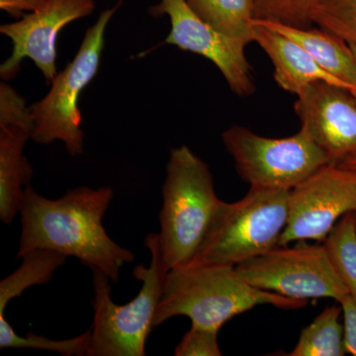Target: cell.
I'll return each mask as SVG.
<instances>
[{
	"label": "cell",
	"instance_id": "12",
	"mask_svg": "<svg viewBox=\"0 0 356 356\" xmlns=\"http://www.w3.org/2000/svg\"><path fill=\"white\" fill-rule=\"evenodd\" d=\"M302 132L324 151L332 165L356 154V98L348 89L316 81L297 95Z\"/></svg>",
	"mask_w": 356,
	"mask_h": 356
},
{
	"label": "cell",
	"instance_id": "21",
	"mask_svg": "<svg viewBox=\"0 0 356 356\" xmlns=\"http://www.w3.org/2000/svg\"><path fill=\"white\" fill-rule=\"evenodd\" d=\"M312 24L356 44V0H325L312 14Z\"/></svg>",
	"mask_w": 356,
	"mask_h": 356
},
{
	"label": "cell",
	"instance_id": "24",
	"mask_svg": "<svg viewBox=\"0 0 356 356\" xmlns=\"http://www.w3.org/2000/svg\"><path fill=\"white\" fill-rule=\"evenodd\" d=\"M219 331L192 325L175 348V356H221Z\"/></svg>",
	"mask_w": 356,
	"mask_h": 356
},
{
	"label": "cell",
	"instance_id": "26",
	"mask_svg": "<svg viewBox=\"0 0 356 356\" xmlns=\"http://www.w3.org/2000/svg\"><path fill=\"white\" fill-rule=\"evenodd\" d=\"M49 0H0V9L14 19H20L25 14L35 13L46 6Z\"/></svg>",
	"mask_w": 356,
	"mask_h": 356
},
{
	"label": "cell",
	"instance_id": "17",
	"mask_svg": "<svg viewBox=\"0 0 356 356\" xmlns=\"http://www.w3.org/2000/svg\"><path fill=\"white\" fill-rule=\"evenodd\" d=\"M20 259L19 268L0 282V314L6 313L9 302L28 288L48 283L67 261L65 255L48 250H32Z\"/></svg>",
	"mask_w": 356,
	"mask_h": 356
},
{
	"label": "cell",
	"instance_id": "7",
	"mask_svg": "<svg viewBox=\"0 0 356 356\" xmlns=\"http://www.w3.org/2000/svg\"><path fill=\"white\" fill-rule=\"evenodd\" d=\"M222 140L238 175L250 187L290 191L330 159L323 149L300 131L287 138H267L234 125Z\"/></svg>",
	"mask_w": 356,
	"mask_h": 356
},
{
	"label": "cell",
	"instance_id": "3",
	"mask_svg": "<svg viewBox=\"0 0 356 356\" xmlns=\"http://www.w3.org/2000/svg\"><path fill=\"white\" fill-rule=\"evenodd\" d=\"M221 201L207 163L189 147L172 149L163 185L159 233L168 271L191 264Z\"/></svg>",
	"mask_w": 356,
	"mask_h": 356
},
{
	"label": "cell",
	"instance_id": "18",
	"mask_svg": "<svg viewBox=\"0 0 356 356\" xmlns=\"http://www.w3.org/2000/svg\"><path fill=\"white\" fill-rule=\"evenodd\" d=\"M343 313L341 304L327 307L308 327L301 332L290 356H343V325L339 323Z\"/></svg>",
	"mask_w": 356,
	"mask_h": 356
},
{
	"label": "cell",
	"instance_id": "5",
	"mask_svg": "<svg viewBox=\"0 0 356 356\" xmlns=\"http://www.w3.org/2000/svg\"><path fill=\"white\" fill-rule=\"evenodd\" d=\"M288 195L285 189L250 187L236 202L222 200L188 266H236L278 247L287 224Z\"/></svg>",
	"mask_w": 356,
	"mask_h": 356
},
{
	"label": "cell",
	"instance_id": "9",
	"mask_svg": "<svg viewBox=\"0 0 356 356\" xmlns=\"http://www.w3.org/2000/svg\"><path fill=\"white\" fill-rule=\"evenodd\" d=\"M356 212V170L327 163L289 191L288 220L278 247L324 243L344 215Z\"/></svg>",
	"mask_w": 356,
	"mask_h": 356
},
{
	"label": "cell",
	"instance_id": "20",
	"mask_svg": "<svg viewBox=\"0 0 356 356\" xmlns=\"http://www.w3.org/2000/svg\"><path fill=\"white\" fill-rule=\"evenodd\" d=\"M90 329L81 336L69 339H50L37 336L30 332L21 337L7 322L4 314H0V348H31V350L54 351L64 356L88 355L90 346Z\"/></svg>",
	"mask_w": 356,
	"mask_h": 356
},
{
	"label": "cell",
	"instance_id": "2",
	"mask_svg": "<svg viewBox=\"0 0 356 356\" xmlns=\"http://www.w3.org/2000/svg\"><path fill=\"white\" fill-rule=\"evenodd\" d=\"M307 303L252 286L238 275L235 266H186L166 274L154 327L185 316L192 325L220 331L225 323L257 306L295 310Z\"/></svg>",
	"mask_w": 356,
	"mask_h": 356
},
{
	"label": "cell",
	"instance_id": "11",
	"mask_svg": "<svg viewBox=\"0 0 356 356\" xmlns=\"http://www.w3.org/2000/svg\"><path fill=\"white\" fill-rule=\"evenodd\" d=\"M95 10V0H49L39 10L0 26V33L13 43V54L0 67V76L4 81L13 79L20 72L22 60L30 58L47 83H51L58 74V35L65 26Z\"/></svg>",
	"mask_w": 356,
	"mask_h": 356
},
{
	"label": "cell",
	"instance_id": "19",
	"mask_svg": "<svg viewBox=\"0 0 356 356\" xmlns=\"http://www.w3.org/2000/svg\"><path fill=\"white\" fill-rule=\"evenodd\" d=\"M323 243L348 294L356 299V212L341 217Z\"/></svg>",
	"mask_w": 356,
	"mask_h": 356
},
{
	"label": "cell",
	"instance_id": "15",
	"mask_svg": "<svg viewBox=\"0 0 356 356\" xmlns=\"http://www.w3.org/2000/svg\"><path fill=\"white\" fill-rule=\"evenodd\" d=\"M255 20L300 44L323 70L348 86L355 97V60L346 41L318 27H292L273 21Z\"/></svg>",
	"mask_w": 356,
	"mask_h": 356
},
{
	"label": "cell",
	"instance_id": "13",
	"mask_svg": "<svg viewBox=\"0 0 356 356\" xmlns=\"http://www.w3.org/2000/svg\"><path fill=\"white\" fill-rule=\"evenodd\" d=\"M252 23L254 42L270 58L274 79L283 90L297 96L309 84L323 81L350 91L348 86L323 70L300 44L259 21L254 19Z\"/></svg>",
	"mask_w": 356,
	"mask_h": 356
},
{
	"label": "cell",
	"instance_id": "22",
	"mask_svg": "<svg viewBox=\"0 0 356 356\" xmlns=\"http://www.w3.org/2000/svg\"><path fill=\"white\" fill-rule=\"evenodd\" d=\"M325 0H254V19L308 28L312 14Z\"/></svg>",
	"mask_w": 356,
	"mask_h": 356
},
{
	"label": "cell",
	"instance_id": "25",
	"mask_svg": "<svg viewBox=\"0 0 356 356\" xmlns=\"http://www.w3.org/2000/svg\"><path fill=\"white\" fill-rule=\"evenodd\" d=\"M339 304L343 310L346 353L356 356V299L348 294Z\"/></svg>",
	"mask_w": 356,
	"mask_h": 356
},
{
	"label": "cell",
	"instance_id": "10",
	"mask_svg": "<svg viewBox=\"0 0 356 356\" xmlns=\"http://www.w3.org/2000/svg\"><path fill=\"white\" fill-rule=\"evenodd\" d=\"M149 11L154 17L170 18V32L165 44L209 60L236 95L245 97L254 92L252 67L245 57L247 42L229 37L208 24L192 10L186 0H159Z\"/></svg>",
	"mask_w": 356,
	"mask_h": 356
},
{
	"label": "cell",
	"instance_id": "8",
	"mask_svg": "<svg viewBox=\"0 0 356 356\" xmlns=\"http://www.w3.org/2000/svg\"><path fill=\"white\" fill-rule=\"evenodd\" d=\"M235 269L252 286L288 298H332L339 303L348 295L323 243L302 241L292 248L276 247L236 264Z\"/></svg>",
	"mask_w": 356,
	"mask_h": 356
},
{
	"label": "cell",
	"instance_id": "6",
	"mask_svg": "<svg viewBox=\"0 0 356 356\" xmlns=\"http://www.w3.org/2000/svg\"><path fill=\"white\" fill-rule=\"evenodd\" d=\"M121 6L122 0H119L114 6L100 13L95 24L86 30L76 57L58 72L51 81L49 92L29 107L34 120L31 140L37 144L49 145L62 140L70 156L83 154L84 132L81 129L79 97L97 74L104 49L105 31Z\"/></svg>",
	"mask_w": 356,
	"mask_h": 356
},
{
	"label": "cell",
	"instance_id": "4",
	"mask_svg": "<svg viewBox=\"0 0 356 356\" xmlns=\"http://www.w3.org/2000/svg\"><path fill=\"white\" fill-rule=\"evenodd\" d=\"M145 245L151 252V264L134 268L133 275L143 283L139 294L125 305L111 298V280L98 269L92 271L93 322L90 346L86 356H144L147 337L154 329L156 308L165 286L166 268L159 234H149Z\"/></svg>",
	"mask_w": 356,
	"mask_h": 356
},
{
	"label": "cell",
	"instance_id": "28",
	"mask_svg": "<svg viewBox=\"0 0 356 356\" xmlns=\"http://www.w3.org/2000/svg\"><path fill=\"white\" fill-rule=\"evenodd\" d=\"M350 44L351 51H353V57H355V64H356V44ZM356 98V96H355Z\"/></svg>",
	"mask_w": 356,
	"mask_h": 356
},
{
	"label": "cell",
	"instance_id": "23",
	"mask_svg": "<svg viewBox=\"0 0 356 356\" xmlns=\"http://www.w3.org/2000/svg\"><path fill=\"white\" fill-rule=\"evenodd\" d=\"M0 126H18L31 134L34 128L24 98L6 81L0 83Z\"/></svg>",
	"mask_w": 356,
	"mask_h": 356
},
{
	"label": "cell",
	"instance_id": "1",
	"mask_svg": "<svg viewBox=\"0 0 356 356\" xmlns=\"http://www.w3.org/2000/svg\"><path fill=\"white\" fill-rule=\"evenodd\" d=\"M113 197L109 186H79L60 198L48 199L28 185L19 212L18 259L35 250H53L118 282L122 266L135 261V254L115 243L103 226Z\"/></svg>",
	"mask_w": 356,
	"mask_h": 356
},
{
	"label": "cell",
	"instance_id": "27",
	"mask_svg": "<svg viewBox=\"0 0 356 356\" xmlns=\"http://www.w3.org/2000/svg\"><path fill=\"white\" fill-rule=\"evenodd\" d=\"M339 165L356 170V154H355V156H350V158L344 159V161L339 163Z\"/></svg>",
	"mask_w": 356,
	"mask_h": 356
},
{
	"label": "cell",
	"instance_id": "16",
	"mask_svg": "<svg viewBox=\"0 0 356 356\" xmlns=\"http://www.w3.org/2000/svg\"><path fill=\"white\" fill-rule=\"evenodd\" d=\"M201 19L233 38L254 42V0H186Z\"/></svg>",
	"mask_w": 356,
	"mask_h": 356
},
{
	"label": "cell",
	"instance_id": "14",
	"mask_svg": "<svg viewBox=\"0 0 356 356\" xmlns=\"http://www.w3.org/2000/svg\"><path fill=\"white\" fill-rule=\"evenodd\" d=\"M31 133L18 126H0V220L10 225L18 213L26 187L34 175L24 156Z\"/></svg>",
	"mask_w": 356,
	"mask_h": 356
}]
</instances>
